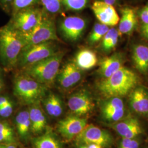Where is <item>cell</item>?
<instances>
[{
	"label": "cell",
	"mask_w": 148,
	"mask_h": 148,
	"mask_svg": "<svg viewBox=\"0 0 148 148\" xmlns=\"http://www.w3.org/2000/svg\"><path fill=\"white\" fill-rule=\"evenodd\" d=\"M25 46L21 33L8 23L0 27V62L5 71L16 68L18 57Z\"/></svg>",
	"instance_id": "1"
},
{
	"label": "cell",
	"mask_w": 148,
	"mask_h": 148,
	"mask_svg": "<svg viewBox=\"0 0 148 148\" xmlns=\"http://www.w3.org/2000/svg\"><path fill=\"white\" fill-rule=\"evenodd\" d=\"M139 82L137 75L132 70L122 66L110 77L102 79L98 85V90L107 98H121L130 94Z\"/></svg>",
	"instance_id": "2"
},
{
	"label": "cell",
	"mask_w": 148,
	"mask_h": 148,
	"mask_svg": "<svg viewBox=\"0 0 148 148\" xmlns=\"http://www.w3.org/2000/svg\"><path fill=\"white\" fill-rule=\"evenodd\" d=\"M47 86L38 82L27 74H19L14 76L13 93L24 104L32 105L44 99Z\"/></svg>",
	"instance_id": "3"
},
{
	"label": "cell",
	"mask_w": 148,
	"mask_h": 148,
	"mask_svg": "<svg viewBox=\"0 0 148 148\" xmlns=\"http://www.w3.org/2000/svg\"><path fill=\"white\" fill-rule=\"evenodd\" d=\"M64 53L58 52L47 58L24 68V73L46 86L54 82L59 73Z\"/></svg>",
	"instance_id": "4"
},
{
	"label": "cell",
	"mask_w": 148,
	"mask_h": 148,
	"mask_svg": "<svg viewBox=\"0 0 148 148\" xmlns=\"http://www.w3.org/2000/svg\"><path fill=\"white\" fill-rule=\"evenodd\" d=\"M58 52L57 46L53 41L25 46L19 54L16 67L25 68L51 57Z\"/></svg>",
	"instance_id": "5"
},
{
	"label": "cell",
	"mask_w": 148,
	"mask_h": 148,
	"mask_svg": "<svg viewBox=\"0 0 148 148\" xmlns=\"http://www.w3.org/2000/svg\"><path fill=\"white\" fill-rule=\"evenodd\" d=\"M21 35L25 46L59 40L54 21L45 14L36 27L29 32L21 33Z\"/></svg>",
	"instance_id": "6"
},
{
	"label": "cell",
	"mask_w": 148,
	"mask_h": 148,
	"mask_svg": "<svg viewBox=\"0 0 148 148\" xmlns=\"http://www.w3.org/2000/svg\"><path fill=\"white\" fill-rule=\"evenodd\" d=\"M45 13L38 9L29 7L12 14L10 23L16 30L21 33L29 32L42 19Z\"/></svg>",
	"instance_id": "7"
},
{
	"label": "cell",
	"mask_w": 148,
	"mask_h": 148,
	"mask_svg": "<svg viewBox=\"0 0 148 148\" xmlns=\"http://www.w3.org/2000/svg\"><path fill=\"white\" fill-rule=\"evenodd\" d=\"M75 139L77 145L93 143L103 148L110 147L114 140L112 136L108 131L92 124L87 125Z\"/></svg>",
	"instance_id": "8"
},
{
	"label": "cell",
	"mask_w": 148,
	"mask_h": 148,
	"mask_svg": "<svg viewBox=\"0 0 148 148\" xmlns=\"http://www.w3.org/2000/svg\"><path fill=\"white\" fill-rule=\"evenodd\" d=\"M68 106L73 115L83 116L93 110L95 103L88 90H81L69 97Z\"/></svg>",
	"instance_id": "9"
},
{
	"label": "cell",
	"mask_w": 148,
	"mask_h": 148,
	"mask_svg": "<svg viewBox=\"0 0 148 148\" xmlns=\"http://www.w3.org/2000/svg\"><path fill=\"white\" fill-rule=\"evenodd\" d=\"M87 125V119L72 115L60 120L57 128L64 138L69 140L76 138Z\"/></svg>",
	"instance_id": "10"
},
{
	"label": "cell",
	"mask_w": 148,
	"mask_h": 148,
	"mask_svg": "<svg viewBox=\"0 0 148 148\" xmlns=\"http://www.w3.org/2000/svg\"><path fill=\"white\" fill-rule=\"evenodd\" d=\"M86 27L85 19L79 16H68L60 23V30L68 40L77 41L82 36Z\"/></svg>",
	"instance_id": "11"
},
{
	"label": "cell",
	"mask_w": 148,
	"mask_h": 148,
	"mask_svg": "<svg viewBox=\"0 0 148 148\" xmlns=\"http://www.w3.org/2000/svg\"><path fill=\"white\" fill-rule=\"evenodd\" d=\"M91 9L101 24L108 27H114L119 24L120 18L114 5L97 0L93 3Z\"/></svg>",
	"instance_id": "12"
},
{
	"label": "cell",
	"mask_w": 148,
	"mask_h": 148,
	"mask_svg": "<svg viewBox=\"0 0 148 148\" xmlns=\"http://www.w3.org/2000/svg\"><path fill=\"white\" fill-rule=\"evenodd\" d=\"M111 127L122 138H137L143 132V127L140 122L134 117L123 119L111 124Z\"/></svg>",
	"instance_id": "13"
},
{
	"label": "cell",
	"mask_w": 148,
	"mask_h": 148,
	"mask_svg": "<svg viewBox=\"0 0 148 148\" xmlns=\"http://www.w3.org/2000/svg\"><path fill=\"white\" fill-rule=\"evenodd\" d=\"M57 77L60 87L69 89L79 82L82 77V70L74 62H69L65 65Z\"/></svg>",
	"instance_id": "14"
},
{
	"label": "cell",
	"mask_w": 148,
	"mask_h": 148,
	"mask_svg": "<svg viewBox=\"0 0 148 148\" xmlns=\"http://www.w3.org/2000/svg\"><path fill=\"white\" fill-rule=\"evenodd\" d=\"M129 104L138 114L148 115V91L142 86L134 88L130 93Z\"/></svg>",
	"instance_id": "15"
},
{
	"label": "cell",
	"mask_w": 148,
	"mask_h": 148,
	"mask_svg": "<svg viewBox=\"0 0 148 148\" xmlns=\"http://www.w3.org/2000/svg\"><path fill=\"white\" fill-rule=\"evenodd\" d=\"M28 111L31 123V132L35 136L41 134L46 129L47 120L40 106V102L30 105Z\"/></svg>",
	"instance_id": "16"
},
{
	"label": "cell",
	"mask_w": 148,
	"mask_h": 148,
	"mask_svg": "<svg viewBox=\"0 0 148 148\" xmlns=\"http://www.w3.org/2000/svg\"><path fill=\"white\" fill-rule=\"evenodd\" d=\"M122 62V57L119 53L105 57L101 60L98 73L103 79L108 78L123 66Z\"/></svg>",
	"instance_id": "17"
},
{
	"label": "cell",
	"mask_w": 148,
	"mask_h": 148,
	"mask_svg": "<svg viewBox=\"0 0 148 148\" xmlns=\"http://www.w3.org/2000/svg\"><path fill=\"white\" fill-rule=\"evenodd\" d=\"M121 18L119 23L120 34H131L137 25V15L134 9L125 7L121 10Z\"/></svg>",
	"instance_id": "18"
},
{
	"label": "cell",
	"mask_w": 148,
	"mask_h": 148,
	"mask_svg": "<svg viewBox=\"0 0 148 148\" xmlns=\"http://www.w3.org/2000/svg\"><path fill=\"white\" fill-rule=\"evenodd\" d=\"M133 62L138 71L143 74L148 73V46L138 44L133 46L132 51Z\"/></svg>",
	"instance_id": "19"
},
{
	"label": "cell",
	"mask_w": 148,
	"mask_h": 148,
	"mask_svg": "<svg viewBox=\"0 0 148 148\" xmlns=\"http://www.w3.org/2000/svg\"><path fill=\"white\" fill-rule=\"evenodd\" d=\"M16 132L20 139L26 142L30 137L31 123L27 110L19 111L14 119Z\"/></svg>",
	"instance_id": "20"
},
{
	"label": "cell",
	"mask_w": 148,
	"mask_h": 148,
	"mask_svg": "<svg viewBox=\"0 0 148 148\" xmlns=\"http://www.w3.org/2000/svg\"><path fill=\"white\" fill-rule=\"evenodd\" d=\"M82 70L93 68L97 65L98 59L93 51L88 49H82L76 53L74 61Z\"/></svg>",
	"instance_id": "21"
},
{
	"label": "cell",
	"mask_w": 148,
	"mask_h": 148,
	"mask_svg": "<svg viewBox=\"0 0 148 148\" xmlns=\"http://www.w3.org/2000/svg\"><path fill=\"white\" fill-rule=\"evenodd\" d=\"M44 107L48 114L53 117L60 116L63 112V104L58 96L52 93L44 98Z\"/></svg>",
	"instance_id": "22"
},
{
	"label": "cell",
	"mask_w": 148,
	"mask_h": 148,
	"mask_svg": "<svg viewBox=\"0 0 148 148\" xmlns=\"http://www.w3.org/2000/svg\"><path fill=\"white\" fill-rule=\"evenodd\" d=\"M34 146V148H62L58 138L51 131L35 138Z\"/></svg>",
	"instance_id": "23"
},
{
	"label": "cell",
	"mask_w": 148,
	"mask_h": 148,
	"mask_svg": "<svg viewBox=\"0 0 148 148\" xmlns=\"http://www.w3.org/2000/svg\"><path fill=\"white\" fill-rule=\"evenodd\" d=\"M16 132L9 122L0 120V143L16 144Z\"/></svg>",
	"instance_id": "24"
},
{
	"label": "cell",
	"mask_w": 148,
	"mask_h": 148,
	"mask_svg": "<svg viewBox=\"0 0 148 148\" xmlns=\"http://www.w3.org/2000/svg\"><path fill=\"white\" fill-rule=\"evenodd\" d=\"M120 34L115 28L109 29L101 40V48L104 52H110L116 47Z\"/></svg>",
	"instance_id": "25"
},
{
	"label": "cell",
	"mask_w": 148,
	"mask_h": 148,
	"mask_svg": "<svg viewBox=\"0 0 148 148\" xmlns=\"http://www.w3.org/2000/svg\"><path fill=\"white\" fill-rule=\"evenodd\" d=\"M109 30V27L105 24L101 23H95L88 38V42L90 45H94L98 42L102 40Z\"/></svg>",
	"instance_id": "26"
},
{
	"label": "cell",
	"mask_w": 148,
	"mask_h": 148,
	"mask_svg": "<svg viewBox=\"0 0 148 148\" xmlns=\"http://www.w3.org/2000/svg\"><path fill=\"white\" fill-rule=\"evenodd\" d=\"M125 109L123 101L119 97L109 98L101 104V112Z\"/></svg>",
	"instance_id": "27"
},
{
	"label": "cell",
	"mask_w": 148,
	"mask_h": 148,
	"mask_svg": "<svg viewBox=\"0 0 148 148\" xmlns=\"http://www.w3.org/2000/svg\"><path fill=\"white\" fill-rule=\"evenodd\" d=\"M101 113L102 117L106 121L115 123L123 119L125 115V109L106 111Z\"/></svg>",
	"instance_id": "28"
},
{
	"label": "cell",
	"mask_w": 148,
	"mask_h": 148,
	"mask_svg": "<svg viewBox=\"0 0 148 148\" xmlns=\"http://www.w3.org/2000/svg\"><path fill=\"white\" fill-rule=\"evenodd\" d=\"M88 1V0H63L62 4L68 10L79 11L86 7Z\"/></svg>",
	"instance_id": "29"
},
{
	"label": "cell",
	"mask_w": 148,
	"mask_h": 148,
	"mask_svg": "<svg viewBox=\"0 0 148 148\" xmlns=\"http://www.w3.org/2000/svg\"><path fill=\"white\" fill-rule=\"evenodd\" d=\"M45 10L49 13H56L60 11L63 0H41Z\"/></svg>",
	"instance_id": "30"
},
{
	"label": "cell",
	"mask_w": 148,
	"mask_h": 148,
	"mask_svg": "<svg viewBox=\"0 0 148 148\" xmlns=\"http://www.w3.org/2000/svg\"><path fill=\"white\" fill-rule=\"evenodd\" d=\"M37 2V0H14L12 6V14L18 11L31 7Z\"/></svg>",
	"instance_id": "31"
},
{
	"label": "cell",
	"mask_w": 148,
	"mask_h": 148,
	"mask_svg": "<svg viewBox=\"0 0 148 148\" xmlns=\"http://www.w3.org/2000/svg\"><path fill=\"white\" fill-rule=\"evenodd\" d=\"M140 142L136 138H122L119 148H139Z\"/></svg>",
	"instance_id": "32"
},
{
	"label": "cell",
	"mask_w": 148,
	"mask_h": 148,
	"mask_svg": "<svg viewBox=\"0 0 148 148\" xmlns=\"http://www.w3.org/2000/svg\"><path fill=\"white\" fill-rule=\"evenodd\" d=\"M14 110V103L11 101L5 106L0 107V117L6 119L11 116Z\"/></svg>",
	"instance_id": "33"
},
{
	"label": "cell",
	"mask_w": 148,
	"mask_h": 148,
	"mask_svg": "<svg viewBox=\"0 0 148 148\" xmlns=\"http://www.w3.org/2000/svg\"><path fill=\"white\" fill-rule=\"evenodd\" d=\"M138 16L143 24H148V2L139 11Z\"/></svg>",
	"instance_id": "34"
},
{
	"label": "cell",
	"mask_w": 148,
	"mask_h": 148,
	"mask_svg": "<svg viewBox=\"0 0 148 148\" xmlns=\"http://www.w3.org/2000/svg\"><path fill=\"white\" fill-rule=\"evenodd\" d=\"M14 0H0V7L6 13L12 11V6Z\"/></svg>",
	"instance_id": "35"
},
{
	"label": "cell",
	"mask_w": 148,
	"mask_h": 148,
	"mask_svg": "<svg viewBox=\"0 0 148 148\" xmlns=\"http://www.w3.org/2000/svg\"><path fill=\"white\" fill-rule=\"evenodd\" d=\"M12 101L11 98L5 95H0V107L5 106Z\"/></svg>",
	"instance_id": "36"
},
{
	"label": "cell",
	"mask_w": 148,
	"mask_h": 148,
	"mask_svg": "<svg viewBox=\"0 0 148 148\" xmlns=\"http://www.w3.org/2000/svg\"><path fill=\"white\" fill-rule=\"evenodd\" d=\"M140 31L143 37L148 40V24H143Z\"/></svg>",
	"instance_id": "37"
},
{
	"label": "cell",
	"mask_w": 148,
	"mask_h": 148,
	"mask_svg": "<svg viewBox=\"0 0 148 148\" xmlns=\"http://www.w3.org/2000/svg\"><path fill=\"white\" fill-rule=\"evenodd\" d=\"M3 69L0 67V93L5 88V81L3 74Z\"/></svg>",
	"instance_id": "38"
},
{
	"label": "cell",
	"mask_w": 148,
	"mask_h": 148,
	"mask_svg": "<svg viewBox=\"0 0 148 148\" xmlns=\"http://www.w3.org/2000/svg\"><path fill=\"white\" fill-rule=\"evenodd\" d=\"M0 148H17L15 144H1L0 143Z\"/></svg>",
	"instance_id": "39"
},
{
	"label": "cell",
	"mask_w": 148,
	"mask_h": 148,
	"mask_svg": "<svg viewBox=\"0 0 148 148\" xmlns=\"http://www.w3.org/2000/svg\"><path fill=\"white\" fill-rule=\"evenodd\" d=\"M97 1H101V2H105V3H106L108 4H109V5H115L118 1V0H97Z\"/></svg>",
	"instance_id": "40"
},
{
	"label": "cell",
	"mask_w": 148,
	"mask_h": 148,
	"mask_svg": "<svg viewBox=\"0 0 148 148\" xmlns=\"http://www.w3.org/2000/svg\"><path fill=\"white\" fill-rule=\"evenodd\" d=\"M88 148H103L102 147H101V145L97 144H93V143H90L87 144Z\"/></svg>",
	"instance_id": "41"
},
{
	"label": "cell",
	"mask_w": 148,
	"mask_h": 148,
	"mask_svg": "<svg viewBox=\"0 0 148 148\" xmlns=\"http://www.w3.org/2000/svg\"><path fill=\"white\" fill-rule=\"evenodd\" d=\"M78 145H79L78 148H88L87 145L86 144H79Z\"/></svg>",
	"instance_id": "42"
}]
</instances>
